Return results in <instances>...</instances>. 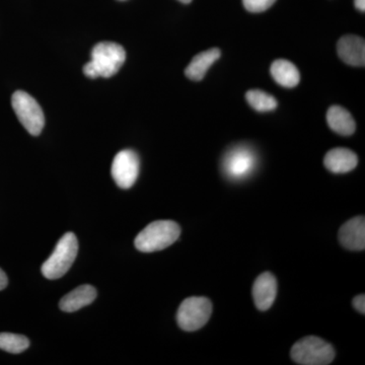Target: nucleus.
<instances>
[{
	"label": "nucleus",
	"mask_w": 365,
	"mask_h": 365,
	"mask_svg": "<svg viewBox=\"0 0 365 365\" xmlns=\"http://www.w3.org/2000/svg\"><path fill=\"white\" fill-rule=\"evenodd\" d=\"M91 60L83 66L88 78H111L123 66L126 52L121 45L113 42H101L93 47Z\"/></svg>",
	"instance_id": "nucleus-1"
},
{
	"label": "nucleus",
	"mask_w": 365,
	"mask_h": 365,
	"mask_svg": "<svg viewBox=\"0 0 365 365\" xmlns=\"http://www.w3.org/2000/svg\"><path fill=\"white\" fill-rule=\"evenodd\" d=\"M181 227L172 220H158L150 223L137 235L134 245L143 253L162 251L179 239Z\"/></svg>",
	"instance_id": "nucleus-2"
},
{
	"label": "nucleus",
	"mask_w": 365,
	"mask_h": 365,
	"mask_svg": "<svg viewBox=\"0 0 365 365\" xmlns=\"http://www.w3.org/2000/svg\"><path fill=\"white\" fill-rule=\"evenodd\" d=\"M78 242L73 232H66L55 247L54 252L43 263L42 274L47 279L55 280L66 275L76 261Z\"/></svg>",
	"instance_id": "nucleus-3"
},
{
	"label": "nucleus",
	"mask_w": 365,
	"mask_h": 365,
	"mask_svg": "<svg viewBox=\"0 0 365 365\" xmlns=\"http://www.w3.org/2000/svg\"><path fill=\"white\" fill-rule=\"evenodd\" d=\"M258 165V157L247 144H237L228 150L222 158V172L230 181L240 182L253 175Z\"/></svg>",
	"instance_id": "nucleus-4"
},
{
	"label": "nucleus",
	"mask_w": 365,
	"mask_h": 365,
	"mask_svg": "<svg viewBox=\"0 0 365 365\" xmlns=\"http://www.w3.org/2000/svg\"><path fill=\"white\" fill-rule=\"evenodd\" d=\"M290 356L300 365H328L335 359V349L321 338L307 336L292 346Z\"/></svg>",
	"instance_id": "nucleus-5"
},
{
	"label": "nucleus",
	"mask_w": 365,
	"mask_h": 365,
	"mask_svg": "<svg viewBox=\"0 0 365 365\" xmlns=\"http://www.w3.org/2000/svg\"><path fill=\"white\" fill-rule=\"evenodd\" d=\"M212 314V302L206 297H188L178 309V325L182 330L194 332L208 323Z\"/></svg>",
	"instance_id": "nucleus-6"
},
{
	"label": "nucleus",
	"mask_w": 365,
	"mask_h": 365,
	"mask_svg": "<svg viewBox=\"0 0 365 365\" xmlns=\"http://www.w3.org/2000/svg\"><path fill=\"white\" fill-rule=\"evenodd\" d=\"M11 105L26 130L31 135H39L44 128L45 117L37 101L26 91H16L11 97Z\"/></svg>",
	"instance_id": "nucleus-7"
},
{
	"label": "nucleus",
	"mask_w": 365,
	"mask_h": 365,
	"mask_svg": "<svg viewBox=\"0 0 365 365\" xmlns=\"http://www.w3.org/2000/svg\"><path fill=\"white\" fill-rule=\"evenodd\" d=\"M140 170V162L135 151L125 150L115 155L112 177L121 189H129L135 184Z\"/></svg>",
	"instance_id": "nucleus-8"
},
{
	"label": "nucleus",
	"mask_w": 365,
	"mask_h": 365,
	"mask_svg": "<svg viewBox=\"0 0 365 365\" xmlns=\"http://www.w3.org/2000/svg\"><path fill=\"white\" fill-rule=\"evenodd\" d=\"M277 280L273 274L269 272L262 273L253 287V297L255 306L259 311H268L277 295Z\"/></svg>",
	"instance_id": "nucleus-9"
},
{
	"label": "nucleus",
	"mask_w": 365,
	"mask_h": 365,
	"mask_svg": "<svg viewBox=\"0 0 365 365\" xmlns=\"http://www.w3.org/2000/svg\"><path fill=\"white\" fill-rule=\"evenodd\" d=\"M338 55L348 66H364L365 42L355 35L343 36L337 44Z\"/></svg>",
	"instance_id": "nucleus-10"
},
{
	"label": "nucleus",
	"mask_w": 365,
	"mask_h": 365,
	"mask_svg": "<svg viewBox=\"0 0 365 365\" xmlns=\"http://www.w3.org/2000/svg\"><path fill=\"white\" fill-rule=\"evenodd\" d=\"M340 244L350 251H364L365 249V220L356 216L344 223L339 232Z\"/></svg>",
	"instance_id": "nucleus-11"
},
{
	"label": "nucleus",
	"mask_w": 365,
	"mask_h": 365,
	"mask_svg": "<svg viewBox=\"0 0 365 365\" xmlns=\"http://www.w3.org/2000/svg\"><path fill=\"white\" fill-rule=\"evenodd\" d=\"M324 163L334 174H345L356 168L359 158L348 148H333L327 153Z\"/></svg>",
	"instance_id": "nucleus-12"
},
{
	"label": "nucleus",
	"mask_w": 365,
	"mask_h": 365,
	"mask_svg": "<svg viewBox=\"0 0 365 365\" xmlns=\"http://www.w3.org/2000/svg\"><path fill=\"white\" fill-rule=\"evenodd\" d=\"M97 297V290L91 285H81L60 300L59 307L66 313H73L91 304Z\"/></svg>",
	"instance_id": "nucleus-13"
},
{
	"label": "nucleus",
	"mask_w": 365,
	"mask_h": 365,
	"mask_svg": "<svg viewBox=\"0 0 365 365\" xmlns=\"http://www.w3.org/2000/svg\"><path fill=\"white\" fill-rule=\"evenodd\" d=\"M220 55H222V52L217 48H212V49L199 53L192 59L185 71L187 78L195 81L203 79L210 66L215 63L216 60L220 59Z\"/></svg>",
	"instance_id": "nucleus-14"
},
{
	"label": "nucleus",
	"mask_w": 365,
	"mask_h": 365,
	"mask_svg": "<svg viewBox=\"0 0 365 365\" xmlns=\"http://www.w3.org/2000/svg\"><path fill=\"white\" fill-rule=\"evenodd\" d=\"M329 127L343 136L352 135L355 132V121L352 115L340 106H332L327 113Z\"/></svg>",
	"instance_id": "nucleus-15"
},
{
	"label": "nucleus",
	"mask_w": 365,
	"mask_h": 365,
	"mask_svg": "<svg viewBox=\"0 0 365 365\" xmlns=\"http://www.w3.org/2000/svg\"><path fill=\"white\" fill-rule=\"evenodd\" d=\"M270 71L274 81L278 85L284 88H294L299 85L300 81L299 69L288 60H275L271 66Z\"/></svg>",
	"instance_id": "nucleus-16"
},
{
	"label": "nucleus",
	"mask_w": 365,
	"mask_h": 365,
	"mask_svg": "<svg viewBox=\"0 0 365 365\" xmlns=\"http://www.w3.org/2000/svg\"><path fill=\"white\" fill-rule=\"evenodd\" d=\"M246 98L250 106L258 112L273 111L278 106L275 98L260 90L249 91Z\"/></svg>",
	"instance_id": "nucleus-17"
},
{
	"label": "nucleus",
	"mask_w": 365,
	"mask_h": 365,
	"mask_svg": "<svg viewBox=\"0 0 365 365\" xmlns=\"http://www.w3.org/2000/svg\"><path fill=\"white\" fill-rule=\"evenodd\" d=\"M30 347V341L26 336L13 333H0V349L13 354L26 351Z\"/></svg>",
	"instance_id": "nucleus-18"
},
{
	"label": "nucleus",
	"mask_w": 365,
	"mask_h": 365,
	"mask_svg": "<svg viewBox=\"0 0 365 365\" xmlns=\"http://www.w3.org/2000/svg\"><path fill=\"white\" fill-rule=\"evenodd\" d=\"M276 0H242L245 9L251 13H263L275 4Z\"/></svg>",
	"instance_id": "nucleus-19"
},
{
	"label": "nucleus",
	"mask_w": 365,
	"mask_h": 365,
	"mask_svg": "<svg viewBox=\"0 0 365 365\" xmlns=\"http://www.w3.org/2000/svg\"><path fill=\"white\" fill-rule=\"evenodd\" d=\"M352 304H353V307H354L355 309H356L357 311L359 312V313H361L362 314H365V295L364 294L357 295V297H355L354 299H353Z\"/></svg>",
	"instance_id": "nucleus-20"
},
{
	"label": "nucleus",
	"mask_w": 365,
	"mask_h": 365,
	"mask_svg": "<svg viewBox=\"0 0 365 365\" xmlns=\"http://www.w3.org/2000/svg\"><path fill=\"white\" fill-rule=\"evenodd\" d=\"M9 279H7L6 274L2 269H0V290H4L7 287Z\"/></svg>",
	"instance_id": "nucleus-21"
},
{
	"label": "nucleus",
	"mask_w": 365,
	"mask_h": 365,
	"mask_svg": "<svg viewBox=\"0 0 365 365\" xmlns=\"http://www.w3.org/2000/svg\"><path fill=\"white\" fill-rule=\"evenodd\" d=\"M355 7H356L359 11L364 13L365 11V0H354Z\"/></svg>",
	"instance_id": "nucleus-22"
},
{
	"label": "nucleus",
	"mask_w": 365,
	"mask_h": 365,
	"mask_svg": "<svg viewBox=\"0 0 365 365\" xmlns=\"http://www.w3.org/2000/svg\"><path fill=\"white\" fill-rule=\"evenodd\" d=\"M179 1L182 2V4H190V2L192 1V0H179Z\"/></svg>",
	"instance_id": "nucleus-23"
}]
</instances>
